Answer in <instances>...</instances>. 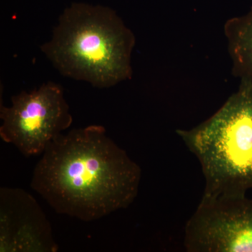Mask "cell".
<instances>
[{
  "instance_id": "6da1fadb",
  "label": "cell",
  "mask_w": 252,
  "mask_h": 252,
  "mask_svg": "<svg viewBox=\"0 0 252 252\" xmlns=\"http://www.w3.org/2000/svg\"><path fill=\"white\" fill-rule=\"evenodd\" d=\"M141 177L140 166L104 127L93 125L51 141L31 185L57 213L91 221L130 206Z\"/></svg>"
},
{
  "instance_id": "7a4b0ae2",
  "label": "cell",
  "mask_w": 252,
  "mask_h": 252,
  "mask_svg": "<svg viewBox=\"0 0 252 252\" xmlns=\"http://www.w3.org/2000/svg\"><path fill=\"white\" fill-rule=\"evenodd\" d=\"M135 36L114 10L73 3L41 46L63 76L106 89L132 77Z\"/></svg>"
},
{
  "instance_id": "3957f363",
  "label": "cell",
  "mask_w": 252,
  "mask_h": 252,
  "mask_svg": "<svg viewBox=\"0 0 252 252\" xmlns=\"http://www.w3.org/2000/svg\"><path fill=\"white\" fill-rule=\"evenodd\" d=\"M240 81L211 117L176 130L201 167L203 195L243 196L252 189V81Z\"/></svg>"
},
{
  "instance_id": "277c9868",
  "label": "cell",
  "mask_w": 252,
  "mask_h": 252,
  "mask_svg": "<svg viewBox=\"0 0 252 252\" xmlns=\"http://www.w3.org/2000/svg\"><path fill=\"white\" fill-rule=\"evenodd\" d=\"M11 107L0 108V137L26 157L42 154L72 125L64 92L56 83H46L31 93L22 91L11 97Z\"/></svg>"
},
{
  "instance_id": "5b68a950",
  "label": "cell",
  "mask_w": 252,
  "mask_h": 252,
  "mask_svg": "<svg viewBox=\"0 0 252 252\" xmlns=\"http://www.w3.org/2000/svg\"><path fill=\"white\" fill-rule=\"evenodd\" d=\"M188 252H252V200L203 195L185 225Z\"/></svg>"
},
{
  "instance_id": "8992f818",
  "label": "cell",
  "mask_w": 252,
  "mask_h": 252,
  "mask_svg": "<svg viewBox=\"0 0 252 252\" xmlns=\"http://www.w3.org/2000/svg\"><path fill=\"white\" fill-rule=\"evenodd\" d=\"M45 214L23 189H0V252H56Z\"/></svg>"
},
{
  "instance_id": "52a82bcc",
  "label": "cell",
  "mask_w": 252,
  "mask_h": 252,
  "mask_svg": "<svg viewBox=\"0 0 252 252\" xmlns=\"http://www.w3.org/2000/svg\"><path fill=\"white\" fill-rule=\"evenodd\" d=\"M223 31L233 75L252 81V9L228 20Z\"/></svg>"
}]
</instances>
